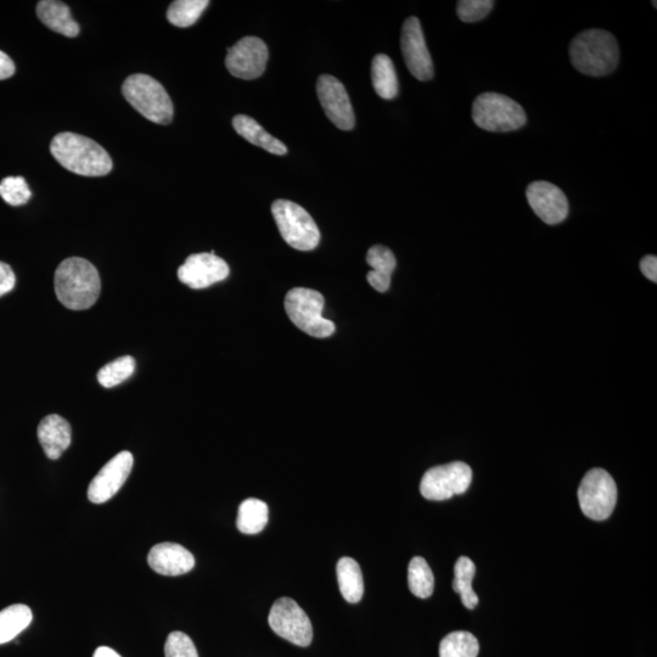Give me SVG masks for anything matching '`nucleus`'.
Wrapping results in <instances>:
<instances>
[{"label":"nucleus","instance_id":"6e6552de","mask_svg":"<svg viewBox=\"0 0 657 657\" xmlns=\"http://www.w3.org/2000/svg\"><path fill=\"white\" fill-rule=\"evenodd\" d=\"M578 502L588 519L604 521L610 518L617 502L614 479L604 469H592L583 477L578 488Z\"/></svg>","mask_w":657,"mask_h":657},{"label":"nucleus","instance_id":"f03ea898","mask_svg":"<svg viewBox=\"0 0 657 657\" xmlns=\"http://www.w3.org/2000/svg\"><path fill=\"white\" fill-rule=\"evenodd\" d=\"M50 153L67 171L84 177L106 176L114 167L103 146L80 134H58L50 144Z\"/></svg>","mask_w":657,"mask_h":657},{"label":"nucleus","instance_id":"f8f14e48","mask_svg":"<svg viewBox=\"0 0 657 657\" xmlns=\"http://www.w3.org/2000/svg\"><path fill=\"white\" fill-rule=\"evenodd\" d=\"M401 48L409 72L421 82L432 80L435 73L434 64L426 46L423 28L415 16L404 22Z\"/></svg>","mask_w":657,"mask_h":657},{"label":"nucleus","instance_id":"1a4fd4ad","mask_svg":"<svg viewBox=\"0 0 657 657\" xmlns=\"http://www.w3.org/2000/svg\"><path fill=\"white\" fill-rule=\"evenodd\" d=\"M471 481H473V470L468 464L454 462L438 465L426 471L421 479V496L429 501H447L468 491Z\"/></svg>","mask_w":657,"mask_h":657},{"label":"nucleus","instance_id":"4468645a","mask_svg":"<svg viewBox=\"0 0 657 657\" xmlns=\"http://www.w3.org/2000/svg\"><path fill=\"white\" fill-rule=\"evenodd\" d=\"M134 458L131 452H120L109 460L88 488V499L94 504H103L119 492L133 469Z\"/></svg>","mask_w":657,"mask_h":657},{"label":"nucleus","instance_id":"bb28decb","mask_svg":"<svg viewBox=\"0 0 657 657\" xmlns=\"http://www.w3.org/2000/svg\"><path fill=\"white\" fill-rule=\"evenodd\" d=\"M408 586L420 599L430 598L435 589V577L424 558L415 557L408 566Z\"/></svg>","mask_w":657,"mask_h":657},{"label":"nucleus","instance_id":"4c0bfd02","mask_svg":"<svg viewBox=\"0 0 657 657\" xmlns=\"http://www.w3.org/2000/svg\"><path fill=\"white\" fill-rule=\"evenodd\" d=\"M656 4H657L656 2H654V3H653V5H654V8H657V5H656Z\"/></svg>","mask_w":657,"mask_h":657},{"label":"nucleus","instance_id":"dca6fc26","mask_svg":"<svg viewBox=\"0 0 657 657\" xmlns=\"http://www.w3.org/2000/svg\"><path fill=\"white\" fill-rule=\"evenodd\" d=\"M526 198L533 212L549 226L564 222L569 216V201L557 185L544 181L531 183Z\"/></svg>","mask_w":657,"mask_h":657},{"label":"nucleus","instance_id":"a878e982","mask_svg":"<svg viewBox=\"0 0 657 657\" xmlns=\"http://www.w3.org/2000/svg\"><path fill=\"white\" fill-rule=\"evenodd\" d=\"M476 574L474 561L468 557H460L454 566L453 589L460 594L466 609L473 610L479 604V597L474 592L473 580Z\"/></svg>","mask_w":657,"mask_h":657},{"label":"nucleus","instance_id":"5701e85b","mask_svg":"<svg viewBox=\"0 0 657 657\" xmlns=\"http://www.w3.org/2000/svg\"><path fill=\"white\" fill-rule=\"evenodd\" d=\"M372 81L376 94L385 100L398 95V78L392 60L385 54H378L372 63Z\"/></svg>","mask_w":657,"mask_h":657},{"label":"nucleus","instance_id":"6ab92c4d","mask_svg":"<svg viewBox=\"0 0 657 657\" xmlns=\"http://www.w3.org/2000/svg\"><path fill=\"white\" fill-rule=\"evenodd\" d=\"M37 15L44 25L60 35L73 38L80 33V26L73 20L71 10L65 3L42 0L37 5Z\"/></svg>","mask_w":657,"mask_h":657},{"label":"nucleus","instance_id":"cd10ccee","mask_svg":"<svg viewBox=\"0 0 657 657\" xmlns=\"http://www.w3.org/2000/svg\"><path fill=\"white\" fill-rule=\"evenodd\" d=\"M479 651V640L465 631L449 633L440 644V657H477Z\"/></svg>","mask_w":657,"mask_h":657},{"label":"nucleus","instance_id":"9b49d317","mask_svg":"<svg viewBox=\"0 0 657 657\" xmlns=\"http://www.w3.org/2000/svg\"><path fill=\"white\" fill-rule=\"evenodd\" d=\"M268 48L261 38L245 37L228 49L227 69L241 80H256L266 70Z\"/></svg>","mask_w":657,"mask_h":657},{"label":"nucleus","instance_id":"473e14b6","mask_svg":"<svg viewBox=\"0 0 657 657\" xmlns=\"http://www.w3.org/2000/svg\"><path fill=\"white\" fill-rule=\"evenodd\" d=\"M166 657H199L193 640L183 632H172L165 644Z\"/></svg>","mask_w":657,"mask_h":657},{"label":"nucleus","instance_id":"9d476101","mask_svg":"<svg viewBox=\"0 0 657 657\" xmlns=\"http://www.w3.org/2000/svg\"><path fill=\"white\" fill-rule=\"evenodd\" d=\"M269 627L288 642L308 647L313 639L310 617L301 606L290 598H280L272 606L268 616Z\"/></svg>","mask_w":657,"mask_h":657},{"label":"nucleus","instance_id":"f704fd0d","mask_svg":"<svg viewBox=\"0 0 657 657\" xmlns=\"http://www.w3.org/2000/svg\"><path fill=\"white\" fill-rule=\"evenodd\" d=\"M640 271L647 277L651 282L657 283V257L656 256H645L642 261H640Z\"/></svg>","mask_w":657,"mask_h":657},{"label":"nucleus","instance_id":"412c9836","mask_svg":"<svg viewBox=\"0 0 657 657\" xmlns=\"http://www.w3.org/2000/svg\"><path fill=\"white\" fill-rule=\"evenodd\" d=\"M233 127L239 136L245 138L247 142L260 146V148L265 149L268 153L274 155H285L288 153V148L279 139L271 136L260 123L251 119L250 116H235Z\"/></svg>","mask_w":657,"mask_h":657},{"label":"nucleus","instance_id":"20e7f679","mask_svg":"<svg viewBox=\"0 0 657 657\" xmlns=\"http://www.w3.org/2000/svg\"><path fill=\"white\" fill-rule=\"evenodd\" d=\"M123 97L146 120L168 125L173 120V103L160 82L143 73L127 78L122 86Z\"/></svg>","mask_w":657,"mask_h":657},{"label":"nucleus","instance_id":"b1692460","mask_svg":"<svg viewBox=\"0 0 657 657\" xmlns=\"http://www.w3.org/2000/svg\"><path fill=\"white\" fill-rule=\"evenodd\" d=\"M268 505L260 499H246L240 504L238 511V530L244 535H257L268 524Z\"/></svg>","mask_w":657,"mask_h":657},{"label":"nucleus","instance_id":"393cba45","mask_svg":"<svg viewBox=\"0 0 657 657\" xmlns=\"http://www.w3.org/2000/svg\"><path fill=\"white\" fill-rule=\"evenodd\" d=\"M32 620V611L24 604L11 605L0 611V645L18 637L31 625Z\"/></svg>","mask_w":657,"mask_h":657},{"label":"nucleus","instance_id":"2f4dec72","mask_svg":"<svg viewBox=\"0 0 657 657\" xmlns=\"http://www.w3.org/2000/svg\"><path fill=\"white\" fill-rule=\"evenodd\" d=\"M494 7L492 0H460L457 4L459 19L468 24L487 18Z\"/></svg>","mask_w":657,"mask_h":657},{"label":"nucleus","instance_id":"f257e3e1","mask_svg":"<svg viewBox=\"0 0 657 657\" xmlns=\"http://www.w3.org/2000/svg\"><path fill=\"white\" fill-rule=\"evenodd\" d=\"M55 292L66 308L84 311L98 301L100 275L91 262L81 257L66 258L55 272Z\"/></svg>","mask_w":657,"mask_h":657},{"label":"nucleus","instance_id":"c85d7f7f","mask_svg":"<svg viewBox=\"0 0 657 657\" xmlns=\"http://www.w3.org/2000/svg\"><path fill=\"white\" fill-rule=\"evenodd\" d=\"M209 4L207 0H177L168 8L167 19L177 27L193 26Z\"/></svg>","mask_w":657,"mask_h":657},{"label":"nucleus","instance_id":"c9c22d12","mask_svg":"<svg viewBox=\"0 0 657 657\" xmlns=\"http://www.w3.org/2000/svg\"><path fill=\"white\" fill-rule=\"evenodd\" d=\"M15 73L14 61L0 50V81L7 80Z\"/></svg>","mask_w":657,"mask_h":657},{"label":"nucleus","instance_id":"39448f33","mask_svg":"<svg viewBox=\"0 0 657 657\" xmlns=\"http://www.w3.org/2000/svg\"><path fill=\"white\" fill-rule=\"evenodd\" d=\"M473 120L487 132L518 131L527 122L524 109L515 100L499 93H482L474 101Z\"/></svg>","mask_w":657,"mask_h":657},{"label":"nucleus","instance_id":"7c9ffc66","mask_svg":"<svg viewBox=\"0 0 657 657\" xmlns=\"http://www.w3.org/2000/svg\"><path fill=\"white\" fill-rule=\"evenodd\" d=\"M0 196L11 206H21L31 199L32 193L25 178L8 177L0 183Z\"/></svg>","mask_w":657,"mask_h":657},{"label":"nucleus","instance_id":"c756f323","mask_svg":"<svg viewBox=\"0 0 657 657\" xmlns=\"http://www.w3.org/2000/svg\"><path fill=\"white\" fill-rule=\"evenodd\" d=\"M136 370V361L131 356H123L115 359L99 370V384L106 389H111L131 378Z\"/></svg>","mask_w":657,"mask_h":657},{"label":"nucleus","instance_id":"2eb2a0df","mask_svg":"<svg viewBox=\"0 0 657 657\" xmlns=\"http://www.w3.org/2000/svg\"><path fill=\"white\" fill-rule=\"evenodd\" d=\"M229 273L227 262L212 251L211 254L189 256L184 265L179 267L178 278L189 288L199 290L223 282Z\"/></svg>","mask_w":657,"mask_h":657},{"label":"nucleus","instance_id":"a211bd4d","mask_svg":"<svg viewBox=\"0 0 657 657\" xmlns=\"http://www.w3.org/2000/svg\"><path fill=\"white\" fill-rule=\"evenodd\" d=\"M37 435L49 459H59L71 445L72 430L69 421L58 414L44 418L38 426Z\"/></svg>","mask_w":657,"mask_h":657},{"label":"nucleus","instance_id":"ddd939ff","mask_svg":"<svg viewBox=\"0 0 657 657\" xmlns=\"http://www.w3.org/2000/svg\"><path fill=\"white\" fill-rule=\"evenodd\" d=\"M317 94L328 119L342 131H351L356 125L350 97L338 78L322 75L317 83Z\"/></svg>","mask_w":657,"mask_h":657},{"label":"nucleus","instance_id":"e433bc0d","mask_svg":"<svg viewBox=\"0 0 657 657\" xmlns=\"http://www.w3.org/2000/svg\"><path fill=\"white\" fill-rule=\"evenodd\" d=\"M93 657H121L114 649L108 647H100L95 650Z\"/></svg>","mask_w":657,"mask_h":657},{"label":"nucleus","instance_id":"0eeeda50","mask_svg":"<svg viewBox=\"0 0 657 657\" xmlns=\"http://www.w3.org/2000/svg\"><path fill=\"white\" fill-rule=\"evenodd\" d=\"M272 213L279 233L292 249L312 251L319 245V228L303 207L289 200H277L273 202Z\"/></svg>","mask_w":657,"mask_h":657},{"label":"nucleus","instance_id":"7ed1b4c3","mask_svg":"<svg viewBox=\"0 0 657 657\" xmlns=\"http://www.w3.org/2000/svg\"><path fill=\"white\" fill-rule=\"evenodd\" d=\"M570 59L575 69L583 75L606 76L619 64V44L610 32L584 31L571 42Z\"/></svg>","mask_w":657,"mask_h":657},{"label":"nucleus","instance_id":"4be33fe9","mask_svg":"<svg viewBox=\"0 0 657 657\" xmlns=\"http://www.w3.org/2000/svg\"><path fill=\"white\" fill-rule=\"evenodd\" d=\"M338 581L340 592L346 602L356 604L361 602L364 594V581L361 566L352 558H341L338 566Z\"/></svg>","mask_w":657,"mask_h":657},{"label":"nucleus","instance_id":"f3484780","mask_svg":"<svg viewBox=\"0 0 657 657\" xmlns=\"http://www.w3.org/2000/svg\"><path fill=\"white\" fill-rule=\"evenodd\" d=\"M148 564L156 574L181 576L188 574L195 566V558L188 549L177 543H159L151 548Z\"/></svg>","mask_w":657,"mask_h":657},{"label":"nucleus","instance_id":"72a5a7b5","mask_svg":"<svg viewBox=\"0 0 657 657\" xmlns=\"http://www.w3.org/2000/svg\"><path fill=\"white\" fill-rule=\"evenodd\" d=\"M16 277L8 263L0 262V297L15 288Z\"/></svg>","mask_w":657,"mask_h":657},{"label":"nucleus","instance_id":"aec40b11","mask_svg":"<svg viewBox=\"0 0 657 657\" xmlns=\"http://www.w3.org/2000/svg\"><path fill=\"white\" fill-rule=\"evenodd\" d=\"M367 263L372 267L367 275V280L376 291L386 292L390 289L391 275L395 271L397 261L395 255L385 246L375 245L370 247L367 255Z\"/></svg>","mask_w":657,"mask_h":657},{"label":"nucleus","instance_id":"423d86ee","mask_svg":"<svg viewBox=\"0 0 657 657\" xmlns=\"http://www.w3.org/2000/svg\"><path fill=\"white\" fill-rule=\"evenodd\" d=\"M324 296L306 288H295L286 294L285 311L297 328L313 338L325 339L335 333V324L322 316Z\"/></svg>","mask_w":657,"mask_h":657}]
</instances>
